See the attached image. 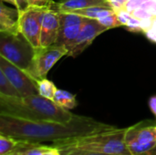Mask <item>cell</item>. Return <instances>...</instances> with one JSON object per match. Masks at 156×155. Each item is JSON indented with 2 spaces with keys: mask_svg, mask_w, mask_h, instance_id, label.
I'll return each mask as SVG.
<instances>
[{
  "mask_svg": "<svg viewBox=\"0 0 156 155\" xmlns=\"http://www.w3.org/2000/svg\"><path fill=\"white\" fill-rule=\"evenodd\" d=\"M115 128L117 127L96 121L90 117L80 115H76L69 122H31L0 115V133L34 143L54 142L110 131Z\"/></svg>",
  "mask_w": 156,
  "mask_h": 155,
  "instance_id": "6da1fadb",
  "label": "cell"
},
{
  "mask_svg": "<svg viewBox=\"0 0 156 155\" xmlns=\"http://www.w3.org/2000/svg\"><path fill=\"white\" fill-rule=\"evenodd\" d=\"M0 115L31 122H69L76 117L70 111L53 100L39 94L27 97H9L0 94Z\"/></svg>",
  "mask_w": 156,
  "mask_h": 155,
  "instance_id": "7a4b0ae2",
  "label": "cell"
},
{
  "mask_svg": "<svg viewBox=\"0 0 156 155\" xmlns=\"http://www.w3.org/2000/svg\"><path fill=\"white\" fill-rule=\"evenodd\" d=\"M127 128H115L110 131L72 137L52 142V146L58 149L61 154L71 152H90L110 154L132 155L129 152L125 137Z\"/></svg>",
  "mask_w": 156,
  "mask_h": 155,
  "instance_id": "3957f363",
  "label": "cell"
},
{
  "mask_svg": "<svg viewBox=\"0 0 156 155\" xmlns=\"http://www.w3.org/2000/svg\"><path fill=\"white\" fill-rule=\"evenodd\" d=\"M36 48L19 31L0 32V56L27 72L35 57Z\"/></svg>",
  "mask_w": 156,
  "mask_h": 155,
  "instance_id": "277c9868",
  "label": "cell"
},
{
  "mask_svg": "<svg viewBox=\"0 0 156 155\" xmlns=\"http://www.w3.org/2000/svg\"><path fill=\"white\" fill-rule=\"evenodd\" d=\"M68 52L66 47L55 44L48 47H39L36 48L32 64L26 73L36 81L46 79L48 71L62 57L68 56Z\"/></svg>",
  "mask_w": 156,
  "mask_h": 155,
  "instance_id": "5b68a950",
  "label": "cell"
},
{
  "mask_svg": "<svg viewBox=\"0 0 156 155\" xmlns=\"http://www.w3.org/2000/svg\"><path fill=\"white\" fill-rule=\"evenodd\" d=\"M142 122L129 127L125 137L126 146L132 155H144L156 147V125Z\"/></svg>",
  "mask_w": 156,
  "mask_h": 155,
  "instance_id": "8992f818",
  "label": "cell"
},
{
  "mask_svg": "<svg viewBox=\"0 0 156 155\" xmlns=\"http://www.w3.org/2000/svg\"><path fill=\"white\" fill-rule=\"evenodd\" d=\"M47 9V7L30 5L19 14V30L36 48L41 47V24Z\"/></svg>",
  "mask_w": 156,
  "mask_h": 155,
  "instance_id": "52a82bcc",
  "label": "cell"
},
{
  "mask_svg": "<svg viewBox=\"0 0 156 155\" xmlns=\"http://www.w3.org/2000/svg\"><path fill=\"white\" fill-rule=\"evenodd\" d=\"M58 14L59 30L55 45L64 46L69 51L88 20V17L71 12H58Z\"/></svg>",
  "mask_w": 156,
  "mask_h": 155,
  "instance_id": "ba28073f",
  "label": "cell"
},
{
  "mask_svg": "<svg viewBox=\"0 0 156 155\" xmlns=\"http://www.w3.org/2000/svg\"><path fill=\"white\" fill-rule=\"evenodd\" d=\"M0 71L10 80L13 86L19 92L21 97H27L32 95H37V84L29 75L24 70L15 66L5 58L0 56Z\"/></svg>",
  "mask_w": 156,
  "mask_h": 155,
  "instance_id": "9c48e42d",
  "label": "cell"
},
{
  "mask_svg": "<svg viewBox=\"0 0 156 155\" xmlns=\"http://www.w3.org/2000/svg\"><path fill=\"white\" fill-rule=\"evenodd\" d=\"M108 30L107 27L102 26L98 19L88 18L84 26H82L77 39L69 50L68 56L76 58L80 55L92 41L101 33Z\"/></svg>",
  "mask_w": 156,
  "mask_h": 155,
  "instance_id": "30bf717a",
  "label": "cell"
},
{
  "mask_svg": "<svg viewBox=\"0 0 156 155\" xmlns=\"http://www.w3.org/2000/svg\"><path fill=\"white\" fill-rule=\"evenodd\" d=\"M59 30V14L58 11L48 8L45 11L42 24L40 45L41 47H48L54 45Z\"/></svg>",
  "mask_w": 156,
  "mask_h": 155,
  "instance_id": "8fae6325",
  "label": "cell"
},
{
  "mask_svg": "<svg viewBox=\"0 0 156 155\" xmlns=\"http://www.w3.org/2000/svg\"><path fill=\"white\" fill-rule=\"evenodd\" d=\"M91 6H105L112 8L108 0H59L58 3L52 2L49 8L58 12H70Z\"/></svg>",
  "mask_w": 156,
  "mask_h": 155,
  "instance_id": "7c38bea8",
  "label": "cell"
},
{
  "mask_svg": "<svg viewBox=\"0 0 156 155\" xmlns=\"http://www.w3.org/2000/svg\"><path fill=\"white\" fill-rule=\"evenodd\" d=\"M19 11L17 8H10L0 4V32L16 33L19 32Z\"/></svg>",
  "mask_w": 156,
  "mask_h": 155,
  "instance_id": "4fadbf2b",
  "label": "cell"
},
{
  "mask_svg": "<svg viewBox=\"0 0 156 155\" xmlns=\"http://www.w3.org/2000/svg\"><path fill=\"white\" fill-rule=\"evenodd\" d=\"M70 12L88 17V18H92V19H100V18H102L104 16H107L115 13L113 9L105 7V6H91V7L82 8V9L73 10Z\"/></svg>",
  "mask_w": 156,
  "mask_h": 155,
  "instance_id": "5bb4252c",
  "label": "cell"
},
{
  "mask_svg": "<svg viewBox=\"0 0 156 155\" xmlns=\"http://www.w3.org/2000/svg\"><path fill=\"white\" fill-rule=\"evenodd\" d=\"M53 100L60 107L69 111L74 109L78 105V102L76 100V95L71 94L69 91L58 90V89L57 90L54 95Z\"/></svg>",
  "mask_w": 156,
  "mask_h": 155,
  "instance_id": "9a60e30c",
  "label": "cell"
},
{
  "mask_svg": "<svg viewBox=\"0 0 156 155\" xmlns=\"http://www.w3.org/2000/svg\"><path fill=\"white\" fill-rule=\"evenodd\" d=\"M19 143V139L0 133V155H6L14 153Z\"/></svg>",
  "mask_w": 156,
  "mask_h": 155,
  "instance_id": "2e32d148",
  "label": "cell"
},
{
  "mask_svg": "<svg viewBox=\"0 0 156 155\" xmlns=\"http://www.w3.org/2000/svg\"><path fill=\"white\" fill-rule=\"evenodd\" d=\"M37 90H38V94L47 98V99H50L53 100L54 95L57 91V88L54 85V83L48 79H42L38 81H37Z\"/></svg>",
  "mask_w": 156,
  "mask_h": 155,
  "instance_id": "e0dca14e",
  "label": "cell"
},
{
  "mask_svg": "<svg viewBox=\"0 0 156 155\" xmlns=\"http://www.w3.org/2000/svg\"><path fill=\"white\" fill-rule=\"evenodd\" d=\"M0 94L9 97H21L19 92L2 71H0Z\"/></svg>",
  "mask_w": 156,
  "mask_h": 155,
  "instance_id": "ac0fdd59",
  "label": "cell"
},
{
  "mask_svg": "<svg viewBox=\"0 0 156 155\" xmlns=\"http://www.w3.org/2000/svg\"><path fill=\"white\" fill-rule=\"evenodd\" d=\"M98 20L100 21V23L102 26H104L108 29H111V28H114V27H118V26H122L121 24V22L119 21L116 13H114L112 15H110V16H104V17L100 18Z\"/></svg>",
  "mask_w": 156,
  "mask_h": 155,
  "instance_id": "d6986e66",
  "label": "cell"
},
{
  "mask_svg": "<svg viewBox=\"0 0 156 155\" xmlns=\"http://www.w3.org/2000/svg\"><path fill=\"white\" fill-rule=\"evenodd\" d=\"M50 145H43L41 143H37L27 151H26L23 154L24 155H42L48 148Z\"/></svg>",
  "mask_w": 156,
  "mask_h": 155,
  "instance_id": "ffe728a7",
  "label": "cell"
},
{
  "mask_svg": "<svg viewBox=\"0 0 156 155\" xmlns=\"http://www.w3.org/2000/svg\"><path fill=\"white\" fill-rule=\"evenodd\" d=\"M140 23H141V20H139V19L132 16L124 26L126 27V29L128 31L134 32V33H141V32L143 33V29L141 27Z\"/></svg>",
  "mask_w": 156,
  "mask_h": 155,
  "instance_id": "44dd1931",
  "label": "cell"
},
{
  "mask_svg": "<svg viewBox=\"0 0 156 155\" xmlns=\"http://www.w3.org/2000/svg\"><path fill=\"white\" fill-rule=\"evenodd\" d=\"M131 14H132V16L133 17L139 19V20H144V19H148V18H153L154 17V16L152 15V13L149 10L142 8V7H139V8L135 9Z\"/></svg>",
  "mask_w": 156,
  "mask_h": 155,
  "instance_id": "7402d4cb",
  "label": "cell"
},
{
  "mask_svg": "<svg viewBox=\"0 0 156 155\" xmlns=\"http://www.w3.org/2000/svg\"><path fill=\"white\" fill-rule=\"evenodd\" d=\"M116 15H117V17L119 19V21L121 22V24L122 26H125L127 24V22L129 21V19L133 16L132 14L127 11L126 9H122V10H119L117 12H115Z\"/></svg>",
  "mask_w": 156,
  "mask_h": 155,
  "instance_id": "603a6c76",
  "label": "cell"
},
{
  "mask_svg": "<svg viewBox=\"0 0 156 155\" xmlns=\"http://www.w3.org/2000/svg\"><path fill=\"white\" fill-rule=\"evenodd\" d=\"M147 0H130L126 3L125 5V9L127 11H129L130 13H132L133 11H134L135 9L139 8L142 6V5L146 2Z\"/></svg>",
  "mask_w": 156,
  "mask_h": 155,
  "instance_id": "cb8c5ba5",
  "label": "cell"
},
{
  "mask_svg": "<svg viewBox=\"0 0 156 155\" xmlns=\"http://www.w3.org/2000/svg\"><path fill=\"white\" fill-rule=\"evenodd\" d=\"M52 2V0H28V3L31 6H39L47 8H49Z\"/></svg>",
  "mask_w": 156,
  "mask_h": 155,
  "instance_id": "d4e9b609",
  "label": "cell"
},
{
  "mask_svg": "<svg viewBox=\"0 0 156 155\" xmlns=\"http://www.w3.org/2000/svg\"><path fill=\"white\" fill-rule=\"evenodd\" d=\"M16 8L19 11V14L26 11L30 6L28 0H16Z\"/></svg>",
  "mask_w": 156,
  "mask_h": 155,
  "instance_id": "484cf974",
  "label": "cell"
},
{
  "mask_svg": "<svg viewBox=\"0 0 156 155\" xmlns=\"http://www.w3.org/2000/svg\"><path fill=\"white\" fill-rule=\"evenodd\" d=\"M141 27L143 29V33H144L145 31L149 30L152 28L153 26V18H148V19H144V20H141Z\"/></svg>",
  "mask_w": 156,
  "mask_h": 155,
  "instance_id": "4316f807",
  "label": "cell"
},
{
  "mask_svg": "<svg viewBox=\"0 0 156 155\" xmlns=\"http://www.w3.org/2000/svg\"><path fill=\"white\" fill-rule=\"evenodd\" d=\"M63 155H118L110 154V153H90V152H71Z\"/></svg>",
  "mask_w": 156,
  "mask_h": 155,
  "instance_id": "83f0119b",
  "label": "cell"
},
{
  "mask_svg": "<svg viewBox=\"0 0 156 155\" xmlns=\"http://www.w3.org/2000/svg\"><path fill=\"white\" fill-rule=\"evenodd\" d=\"M144 35L146 36V37H147L150 41H152V42H154V43H156V30L151 28V29L145 31V32H144Z\"/></svg>",
  "mask_w": 156,
  "mask_h": 155,
  "instance_id": "f1b7e54d",
  "label": "cell"
},
{
  "mask_svg": "<svg viewBox=\"0 0 156 155\" xmlns=\"http://www.w3.org/2000/svg\"><path fill=\"white\" fill-rule=\"evenodd\" d=\"M42 155H62L60 151L58 149H57L56 147L50 145V147L43 153Z\"/></svg>",
  "mask_w": 156,
  "mask_h": 155,
  "instance_id": "f546056e",
  "label": "cell"
},
{
  "mask_svg": "<svg viewBox=\"0 0 156 155\" xmlns=\"http://www.w3.org/2000/svg\"><path fill=\"white\" fill-rule=\"evenodd\" d=\"M149 107L152 112L156 116V96H153L149 100Z\"/></svg>",
  "mask_w": 156,
  "mask_h": 155,
  "instance_id": "4dcf8cb0",
  "label": "cell"
},
{
  "mask_svg": "<svg viewBox=\"0 0 156 155\" xmlns=\"http://www.w3.org/2000/svg\"><path fill=\"white\" fill-rule=\"evenodd\" d=\"M1 1H3V2H7V3H10V4H12L13 5H15V6L16 7V0H1Z\"/></svg>",
  "mask_w": 156,
  "mask_h": 155,
  "instance_id": "1f68e13d",
  "label": "cell"
},
{
  "mask_svg": "<svg viewBox=\"0 0 156 155\" xmlns=\"http://www.w3.org/2000/svg\"><path fill=\"white\" fill-rule=\"evenodd\" d=\"M144 155H156V147L155 148H154L152 151H150L149 153H147L146 154Z\"/></svg>",
  "mask_w": 156,
  "mask_h": 155,
  "instance_id": "d6a6232c",
  "label": "cell"
},
{
  "mask_svg": "<svg viewBox=\"0 0 156 155\" xmlns=\"http://www.w3.org/2000/svg\"><path fill=\"white\" fill-rule=\"evenodd\" d=\"M6 155H24L23 153H9V154Z\"/></svg>",
  "mask_w": 156,
  "mask_h": 155,
  "instance_id": "836d02e7",
  "label": "cell"
},
{
  "mask_svg": "<svg viewBox=\"0 0 156 155\" xmlns=\"http://www.w3.org/2000/svg\"><path fill=\"white\" fill-rule=\"evenodd\" d=\"M108 1H109V2L111 3V2H113V1H115V0H108Z\"/></svg>",
  "mask_w": 156,
  "mask_h": 155,
  "instance_id": "e575fe53",
  "label": "cell"
},
{
  "mask_svg": "<svg viewBox=\"0 0 156 155\" xmlns=\"http://www.w3.org/2000/svg\"><path fill=\"white\" fill-rule=\"evenodd\" d=\"M128 1H130V0H128Z\"/></svg>",
  "mask_w": 156,
  "mask_h": 155,
  "instance_id": "d590c367",
  "label": "cell"
}]
</instances>
